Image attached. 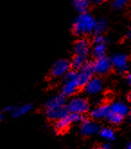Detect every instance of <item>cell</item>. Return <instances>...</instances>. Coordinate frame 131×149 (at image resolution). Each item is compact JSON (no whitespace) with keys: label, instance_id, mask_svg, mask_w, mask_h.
Segmentation results:
<instances>
[{"label":"cell","instance_id":"cell-22","mask_svg":"<svg viewBox=\"0 0 131 149\" xmlns=\"http://www.w3.org/2000/svg\"><path fill=\"white\" fill-rule=\"evenodd\" d=\"M109 121L111 122L112 124H119L122 120H123V117L117 115L115 113H112L111 111H109L108 115H107V118H106Z\"/></svg>","mask_w":131,"mask_h":149},{"label":"cell","instance_id":"cell-25","mask_svg":"<svg viewBox=\"0 0 131 149\" xmlns=\"http://www.w3.org/2000/svg\"><path fill=\"white\" fill-rule=\"evenodd\" d=\"M94 149H111V147L109 144H105V145H102L101 146H97Z\"/></svg>","mask_w":131,"mask_h":149},{"label":"cell","instance_id":"cell-7","mask_svg":"<svg viewBox=\"0 0 131 149\" xmlns=\"http://www.w3.org/2000/svg\"><path fill=\"white\" fill-rule=\"evenodd\" d=\"M93 67L95 73L99 74H107L109 71L111 69V58L106 56L96 58L95 61L93 62Z\"/></svg>","mask_w":131,"mask_h":149},{"label":"cell","instance_id":"cell-11","mask_svg":"<svg viewBox=\"0 0 131 149\" xmlns=\"http://www.w3.org/2000/svg\"><path fill=\"white\" fill-rule=\"evenodd\" d=\"M99 130V126L96 122L91 120H87L82 122L81 125V133L84 136H91L96 133Z\"/></svg>","mask_w":131,"mask_h":149},{"label":"cell","instance_id":"cell-28","mask_svg":"<svg viewBox=\"0 0 131 149\" xmlns=\"http://www.w3.org/2000/svg\"><path fill=\"white\" fill-rule=\"evenodd\" d=\"M128 84L131 86V71L128 74Z\"/></svg>","mask_w":131,"mask_h":149},{"label":"cell","instance_id":"cell-9","mask_svg":"<svg viewBox=\"0 0 131 149\" xmlns=\"http://www.w3.org/2000/svg\"><path fill=\"white\" fill-rule=\"evenodd\" d=\"M91 50V45L88 40L81 38L75 41L74 46V51L75 55H80L86 57Z\"/></svg>","mask_w":131,"mask_h":149},{"label":"cell","instance_id":"cell-8","mask_svg":"<svg viewBox=\"0 0 131 149\" xmlns=\"http://www.w3.org/2000/svg\"><path fill=\"white\" fill-rule=\"evenodd\" d=\"M111 61L112 67L118 71L125 72L128 69V56L126 54H123V53L115 54L112 56Z\"/></svg>","mask_w":131,"mask_h":149},{"label":"cell","instance_id":"cell-32","mask_svg":"<svg viewBox=\"0 0 131 149\" xmlns=\"http://www.w3.org/2000/svg\"><path fill=\"white\" fill-rule=\"evenodd\" d=\"M129 118H130V120H131V111H129Z\"/></svg>","mask_w":131,"mask_h":149},{"label":"cell","instance_id":"cell-1","mask_svg":"<svg viewBox=\"0 0 131 149\" xmlns=\"http://www.w3.org/2000/svg\"><path fill=\"white\" fill-rule=\"evenodd\" d=\"M96 20L89 13H81L73 23V31L78 36H85L93 33Z\"/></svg>","mask_w":131,"mask_h":149},{"label":"cell","instance_id":"cell-19","mask_svg":"<svg viewBox=\"0 0 131 149\" xmlns=\"http://www.w3.org/2000/svg\"><path fill=\"white\" fill-rule=\"evenodd\" d=\"M86 62V57L80 56V55H75V57L72 58L70 64L71 67L76 70H79Z\"/></svg>","mask_w":131,"mask_h":149},{"label":"cell","instance_id":"cell-4","mask_svg":"<svg viewBox=\"0 0 131 149\" xmlns=\"http://www.w3.org/2000/svg\"><path fill=\"white\" fill-rule=\"evenodd\" d=\"M94 73L95 71L93 67V62L86 61L84 63V65L79 69V72L77 73V80H78L79 86L80 87L85 86V84L93 78Z\"/></svg>","mask_w":131,"mask_h":149},{"label":"cell","instance_id":"cell-6","mask_svg":"<svg viewBox=\"0 0 131 149\" xmlns=\"http://www.w3.org/2000/svg\"><path fill=\"white\" fill-rule=\"evenodd\" d=\"M71 67V64L68 59H59L54 63V65L51 68L50 74L51 76L54 77H64L66 74H67Z\"/></svg>","mask_w":131,"mask_h":149},{"label":"cell","instance_id":"cell-14","mask_svg":"<svg viewBox=\"0 0 131 149\" xmlns=\"http://www.w3.org/2000/svg\"><path fill=\"white\" fill-rule=\"evenodd\" d=\"M66 104V98L63 94L56 95V96L51 97L46 102V108L47 109H55L59 107H64Z\"/></svg>","mask_w":131,"mask_h":149},{"label":"cell","instance_id":"cell-17","mask_svg":"<svg viewBox=\"0 0 131 149\" xmlns=\"http://www.w3.org/2000/svg\"><path fill=\"white\" fill-rule=\"evenodd\" d=\"M90 0H72V4L76 11L81 13H85L89 7Z\"/></svg>","mask_w":131,"mask_h":149},{"label":"cell","instance_id":"cell-24","mask_svg":"<svg viewBox=\"0 0 131 149\" xmlns=\"http://www.w3.org/2000/svg\"><path fill=\"white\" fill-rule=\"evenodd\" d=\"M105 43L106 44V39L104 36L102 34H96V36L93 38V44H102Z\"/></svg>","mask_w":131,"mask_h":149},{"label":"cell","instance_id":"cell-27","mask_svg":"<svg viewBox=\"0 0 131 149\" xmlns=\"http://www.w3.org/2000/svg\"><path fill=\"white\" fill-rule=\"evenodd\" d=\"M12 110H13V107H12V106H7V107H6V108L3 110V112L11 113V112H12Z\"/></svg>","mask_w":131,"mask_h":149},{"label":"cell","instance_id":"cell-12","mask_svg":"<svg viewBox=\"0 0 131 149\" xmlns=\"http://www.w3.org/2000/svg\"><path fill=\"white\" fill-rule=\"evenodd\" d=\"M46 114L49 119L53 120H59L67 116L68 114V111L64 106V107H59L55 109H47Z\"/></svg>","mask_w":131,"mask_h":149},{"label":"cell","instance_id":"cell-30","mask_svg":"<svg viewBox=\"0 0 131 149\" xmlns=\"http://www.w3.org/2000/svg\"><path fill=\"white\" fill-rule=\"evenodd\" d=\"M126 149H131V142L128 143V144L126 146Z\"/></svg>","mask_w":131,"mask_h":149},{"label":"cell","instance_id":"cell-16","mask_svg":"<svg viewBox=\"0 0 131 149\" xmlns=\"http://www.w3.org/2000/svg\"><path fill=\"white\" fill-rule=\"evenodd\" d=\"M31 110V105L26 103V104L17 106V107H13V110H12L11 114H12L15 118H17V117H21L23 115H25Z\"/></svg>","mask_w":131,"mask_h":149},{"label":"cell","instance_id":"cell-21","mask_svg":"<svg viewBox=\"0 0 131 149\" xmlns=\"http://www.w3.org/2000/svg\"><path fill=\"white\" fill-rule=\"evenodd\" d=\"M100 136L106 140H112L115 137L114 131L110 127H102L100 130Z\"/></svg>","mask_w":131,"mask_h":149},{"label":"cell","instance_id":"cell-13","mask_svg":"<svg viewBox=\"0 0 131 149\" xmlns=\"http://www.w3.org/2000/svg\"><path fill=\"white\" fill-rule=\"evenodd\" d=\"M109 109H110L111 112L121 116L123 118L126 115H128V113L129 112L128 105H126L125 103L121 102H113L111 105H109Z\"/></svg>","mask_w":131,"mask_h":149},{"label":"cell","instance_id":"cell-18","mask_svg":"<svg viewBox=\"0 0 131 149\" xmlns=\"http://www.w3.org/2000/svg\"><path fill=\"white\" fill-rule=\"evenodd\" d=\"M108 26L107 24V21L104 18H100L98 19L96 22H95V25H94V30H93V33L95 34H102V33L106 31Z\"/></svg>","mask_w":131,"mask_h":149},{"label":"cell","instance_id":"cell-15","mask_svg":"<svg viewBox=\"0 0 131 149\" xmlns=\"http://www.w3.org/2000/svg\"><path fill=\"white\" fill-rule=\"evenodd\" d=\"M109 111H110L109 105H101L92 111L91 116L95 120H102L104 118H107Z\"/></svg>","mask_w":131,"mask_h":149},{"label":"cell","instance_id":"cell-23","mask_svg":"<svg viewBox=\"0 0 131 149\" xmlns=\"http://www.w3.org/2000/svg\"><path fill=\"white\" fill-rule=\"evenodd\" d=\"M128 2V0H113L112 6L115 9H122L123 7L126 6Z\"/></svg>","mask_w":131,"mask_h":149},{"label":"cell","instance_id":"cell-3","mask_svg":"<svg viewBox=\"0 0 131 149\" xmlns=\"http://www.w3.org/2000/svg\"><path fill=\"white\" fill-rule=\"evenodd\" d=\"M69 113L84 114L89 110V103L83 97H74L70 99L66 106Z\"/></svg>","mask_w":131,"mask_h":149},{"label":"cell","instance_id":"cell-2","mask_svg":"<svg viewBox=\"0 0 131 149\" xmlns=\"http://www.w3.org/2000/svg\"><path fill=\"white\" fill-rule=\"evenodd\" d=\"M77 80V73L75 71H68L64 76V83L62 86V94L64 96H71L75 94L79 88Z\"/></svg>","mask_w":131,"mask_h":149},{"label":"cell","instance_id":"cell-26","mask_svg":"<svg viewBox=\"0 0 131 149\" xmlns=\"http://www.w3.org/2000/svg\"><path fill=\"white\" fill-rule=\"evenodd\" d=\"M105 1H106V0H90V2L93 3V5H101Z\"/></svg>","mask_w":131,"mask_h":149},{"label":"cell","instance_id":"cell-5","mask_svg":"<svg viewBox=\"0 0 131 149\" xmlns=\"http://www.w3.org/2000/svg\"><path fill=\"white\" fill-rule=\"evenodd\" d=\"M83 120V115L77 113H68L64 118L57 120L56 122V130L59 132H63L67 130L69 126L75 122H80Z\"/></svg>","mask_w":131,"mask_h":149},{"label":"cell","instance_id":"cell-29","mask_svg":"<svg viewBox=\"0 0 131 149\" xmlns=\"http://www.w3.org/2000/svg\"><path fill=\"white\" fill-rule=\"evenodd\" d=\"M128 37L129 39H131V28L128 31Z\"/></svg>","mask_w":131,"mask_h":149},{"label":"cell","instance_id":"cell-20","mask_svg":"<svg viewBox=\"0 0 131 149\" xmlns=\"http://www.w3.org/2000/svg\"><path fill=\"white\" fill-rule=\"evenodd\" d=\"M93 54L95 58H101L105 56L106 54V44H93Z\"/></svg>","mask_w":131,"mask_h":149},{"label":"cell","instance_id":"cell-31","mask_svg":"<svg viewBox=\"0 0 131 149\" xmlns=\"http://www.w3.org/2000/svg\"><path fill=\"white\" fill-rule=\"evenodd\" d=\"M2 120H3V114L0 113V121H1Z\"/></svg>","mask_w":131,"mask_h":149},{"label":"cell","instance_id":"cell-10","mask_svg":"<svg viewBox=\"0 0 131 149\" xmlns=\"http://www.w3.org/2000/svg\"><path fill=\"white\" fill-rule=\"evenodd\" d=\"M85 91L87 93H89L91 95H96L103 88V84L102 81L98 78V77H93L88 83L85 84Z\"/></svg>","mask_w":131,"mask_h":149}]
</instances>
